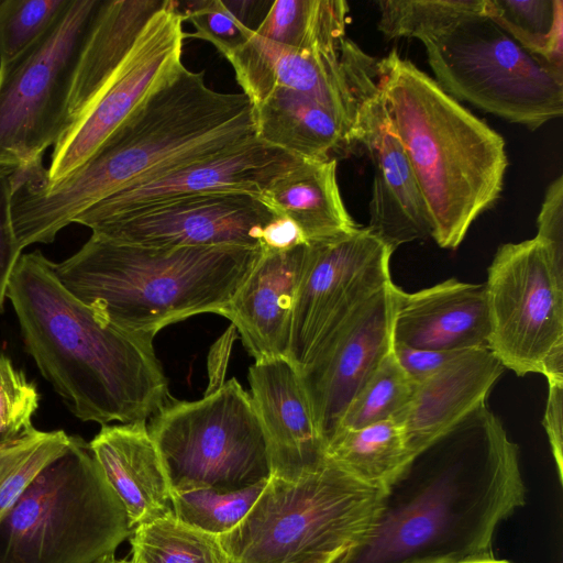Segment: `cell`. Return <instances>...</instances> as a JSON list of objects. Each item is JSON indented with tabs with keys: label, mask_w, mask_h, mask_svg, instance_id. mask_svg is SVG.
<instances>
[{
	"label": "cell",
	"mask_w": 563,
	"mask_h": 563,
	"mask_svg": "<svg viewBox=\"0 0 563 563\" xmlns=\"http://www.w3.org/2000/svg\"><path fill=\"white\" fill-rule=\"evenodd\" d=\"M309 563H334V561L324 559V560L312 561Z\"/></svg>",
	"instance_id": "obj_45"
},
{
	"label": "cell",
	"mask_w": 563,
	"mask_h": 563,
	"mask_svg": "<svg viewBox=\"0 0 563 563\" xmlns=\"http://www.w3.org/2000/svg\"><path fill=\"white\" fill-rule=\"evenodd\" d=\"M166 2L102 0L76 65L68 102V129L86 115L151 18Z\"/></svg>",
	"instance_id": "obj_24"
},
{
	"label": "cell",
	"mask_w": 563,
	"mask_h": 563,
	"mask_svg": "<svg viewBox=\"0 0 563 563\" xmlns=\"http://www.w3.org/2000/svg\"><path fill=\"white\" fill-rule=\"evenodd\" d=\"M300 158L256 137L229 151L196 161L124 188L97 202L74 223L92 228L176 198L211 192L258 197L277 176Z\"/></svg>",
	"instance_id": "obj_17"
},
{
	"label": "cell",
	"mask_w": 563,
	"mask_h": 563,
	"mask_svg": "<svg viewBox=\"0 0 563 563\" xmlns=\"http://www.w3.org/2000/svg\"><path fill=\"white\" fill-rule=\"evenodd\" d=\"M176 10L195 27V32L185 33V38L207 41L225 58L244 45L254 32L233 14L223 0L177 1Z\"/></svg>",
	"instance_id": "obj_36"
},
{
	"label": "cell",
	"mask_w": 563,
	"mask_h": 563,
	"mask_svg": "<svg viewBox=\"0 0 563 563\" xmlns=\"http://www.w3.org/2000/svg\"><path fill=\"white\" fill-rule=\"evenodd\" d=\"M349 11L344 0H277L254 33L297 49L336 54L346 38Z\"/></svg>",
	"instance_id": "obj_28"
},
{
	"label": "cell",
	"mask_w": 563,
	"mask_h": 563,
	"mask_svg": "<svg viewBox=\"0 0 563 563\" xmlns=\"http://www.w3.org/2000/svg\"><path fill=\"white\" fill-rule=\"evenodd\" d=\"M254 137L247 97L216 91L203 70L184 66L65 178L48 184L43 164L14 172L11 222L16 243L21 251L51 243L112 194Z\"/></svg>",
	"instance_id": "obj_2"
},
{
	"label": "cell",
	"mask_w": 563,
	"mask_h": 563,
	"mask_svg": "<svg viewBox=\"0 0 563 563\" xmlns=\"http://www.w3.org/2000/svg\"><path fill=\"white\" fill-rule=\"evenodd\" d=\"M38 400L36 386L0 353V441L15 438L33 427L31 420Z\"/></svg>",
	"instance_id": "obj_37"
},
{
	"label": "cell",
	"mask_w": 563,
	"mask_h": 563,
	"mask_svg": "<svg viewBox=\"0 0 563 563\" xmlns=\"http://www.w3.org/2000/svg\"><path fill=\"white\" fill-rule=\"evenodd\" d=\"M457 563H512L507 560H497L495 558H488V559H477V560H470V561H463Z\"/></svg>",
	"instance_id": "obj_43"
},
{
	"label": "cell",
	"mask_w": 563,
	"mask_h": 563,
	"mask_svg": "<svg viewBox=\"0 0 563 563\" xmlns=\"http://www.w3.org/2000/svg\"><path fill=\"white\" fill-rule=\"evenodd\" d=\"M73 435L34 427L0 441V520L36 476L66 451Z\"/></svg>",
	"instance_id": "obj_32"
},
{
	"label": "cell",
	"mask_w": 563,
	"mask_h": 563,
	"mask_svg": "<svg viewBox=\"0 0 563 563\" xmlns=\"http://www.w3.org/2000/svg\"><path fill=\"white\" fill-rule=\"evenodd\" d=\"M484 15L529 53L563 71L562 0H485Z\"/></svg>",
	"instance_id": "obj_29"
},
{
	"label": "cell",
	"mask_w": 563,
	"mask_h": 563,
	"mask_svg": "<svg viewBox=\"0 0 563 563\" xmlns=\"http://www.w3.org/2000/svg\"><path fill=\"white\" fill-rule=\"evenodd\" d=\"M534 236L548 251L552 263L563 273V177L560 175L547 188L537 218Z\"/></svg>",
	"instance_id": "obj_38"
},
{
	"label": "cell",
	"mask_w": 563,
	"mask_h": 563,
	"mask_svg": "<svg viewBox=\"0 0 563 563\" xmlns=\"http://www.w3.org/2000/svg\"><path fill=\"white\" fill-rule=\"evenodd\" d=\"M147 428L172 492L205 487L231 492L272 475L262 422L235 378L199 400L168 401Z\"/></svg>",
	"instance_id": "obj_8"
},
{
	"label": "cell",
	"mask_w": 563,
	"mask_h": 563,
	"mask_svg": "<svg viewBox=\"0 0 563 563\" xmlns=\"http://www.w3.org/2000/svg\"><path fill=\"white\" fill-rule=\"evenodd\" d=\"M377 62L365 54L352 75L356 111L353 143L367 152L374 172L367 228L393 249L431 238V219L410 162L377 84Z\"/></svg>",
	"instance_id": "obj_14"
},
{
	"label": "cell",
	"mask_w": 563,
	"mask_h": 563,
	"mask_svg": "<svg viewBox=\"0 0 563 563\" xmlns=\"http://www.w3.org/2000/svg\"><path fill=\"white\" fill-rule=\"evenodd\" d=\"M393 351L399 365L416 383L431 376L463 352L423 350L398 345H393Z\"/></svg>",
	"instance_id": "obj_40"
},
{
	"label": "cell",
	"mask_w": 563,
	"mask_h": 563,
	"mask_svg": "<svg viewBox=\"0 0 563 563\" xmlns=\"http://www.w3.org/2000/svg\"><path fill=\"white\" fill-rule=\"evenodd\" d=\"M129 563H229L219 536L179 520L173 512L135 527Z\"/></svg>",
	"instance_id": "obj_30"
},
{
	"label": "cell",
	"mask_w": 563,
	"mask_h": 563,
	"mask_svg": "<svg viewBox=\"0 0 563 563\" xmlns=\"http://www.w3.org/2000/svg\"><path fill=\"white\" fill-rule=\"evenodd\" d=\"M489 333L485 284L450 278L415 292L395 285L393 345L464 351L488 347Z\"/></svg>",
	"instance_id": "obj_20"
},
{
	"label": "cell",
	"mask_w": 563,
	"mask_h": 563,
	"mask_svg": "<svg viewBox=\"0 0 563 563\" xmlns=\"http://www.w3.org/2000/svg\"><path fill=\"white\" fill-rule=\"evenodd\" d=\"M309 244L262 254L223 317L231 320L255 362L287 357L294 303Z\"/></svg>",
	"instance_id": "obj_22"
},
{
	"label": "cell",
	"mask_w": 563,
	"mask_h": 563,
	"mask_svg": "<svg viewBox=\"0 0 563 563\" xmlns=\"http://www.w3.org/2000/svg\"><path fill=\"white\" fill-rule=\"evenodd\" d=\"M357 48L346 37L340 53L323 54L282 45L253 32L227 59L252 104L276 87L287 88L322 104L351 129L356 111L352 64Z\"/></svg>",
	"instance_id": "obj_18"
},
{
	"label": "cell",
	"mask_w": 563,
	"mask_h": 563,
	"mask_svg": "<svg viewBox=\"0 0 563 563\" xmlns=\"http://www.w3.org/2000/svg\"><path fill=\"white\" fill-rule=\"evenodd\" d=\"M488 349L505 368L563 382V273L536 239L501 244L485 283Z\"/></svg>",
	"instance_id": "obj_11"
},
{
	"label": "cell",
	"mask_w": 563,
	"mask_h": 563,
	"mask_svg": "<svg viewBox=\"0 0 563 563\" xmlns=\"http://www.w3.org/2000/svg\"><path fill=\"white\" fill-rule=\"evenodd\" d=\"M266 483L267 481L231 492L208 487L172 492V510L185 523L221 536L234 529L245 518Z\"/></svg>",
	"instance_id": "obj_34"
},
{
	"label": "cell",
	"mask_w": 563,
	"mask_h": 563,
	"mask_svg": "<svg viewBox=\"0 0 563 563\" xmlns=\"http://www.w3.org/2000/svg\"><path fill=\"white\" fill-rule=\"evenodd\" d=\"M377 84L426 202L431 238L455 250L500 197L504 137L396 49L378 59Z\"/></svg>",
	"instance_id": "obj_4"
},
{
	"label": "cell",
	"mask_w": 563,
	"mask_h": 563,
	"mask_svg": "<svg viewBox=\"0 0 563 563\" xmlns=\"http://www.w3.org/2000/svg\"><path fill=\"white\" fill-rule=\"evenodd\" d=\"M5 297L25 350L81 421H146L169 401L154 338L100 319L64 287L40 251L20 255Z\"/></svg>",
	"instance_id": "obj_3"
},
{
	"label": "cell",
	"mask_w": 563,
	"mask_h": 563,
	"mask_svg": "<svg viewBox=\"0 0 563 563\" xmlns=\"http://www.w3.org/2000/svg\"><path fill=\"white\" fill-rule=\"evenodd\" d=\"M177 1L167 0L148 21L99 98L54 145L45 172L59 181L85 163L111 133L183 67L185 32Z\"/></svg>",
	"instance_id": "obj_13"
},
{
	"label": "cell",
	"mask_w": 563,
	"mask_h": 563,
	"mask_svg": "<svg viewBox=\"0 0 563 563\" xmlns=\"http://www.w3.org/2000/svg\"><path fill=\"white\" fill-rule=\"evenodd\" d=\"M274 216L255 196L211 192L151 206L90 230L108 240L147 247L262 249V230Z\"/></svg>",
	"instance_id": "obj_15"
},
{
	"label": "cell",
	"mask_w": 563,
	"mask_h": 563,
	"mask_svg": "<svg viewBox=\"0 0 563 563\" xmlns=\"http://www.w3.org/2000/svg\"><path fill=\"white\" fill-rule=\"evenodd\" d=\"M338 159H300L273 179L257 197L274 214L290 218L308 243L325 242L355 231L336 178Z\"/></svg>",
	"instance_id": "obj_26"
},
{
	"label": "cell",
	"mask_w": 563,
	"mask_h": 563,
	"mask_svg": "<svg viewBox=\"0 0 563 563\" xmlns=\"http://www.w3.org/2000/svg\"><path fill=\"white\" fill-rule=\"evenodd\" d=\"M252 109L255 137L300 159H336L355 146L343 120L297 91L276 87Z\"/></svg>",
	"instance_id": "obj_25"
},
{
	"label": "cell",
	"mask_w": 563,
	"mask_h": 563,
	"mask_svg": "<svg viewBox=\"0 0 563 563\" xmlns=\"http://www.w3.org/2000/svg\"><path fill=\"white\" fill-rule=\"evenodd\" d=\"M135 527L172 511V488L146 421L102 426L88 443Z\"/></svg>",
	"instance_id": "obj_23"
},
{
	"label": "cell",
	"mask_w": 563,
	"mask_h": 563,
	"mask_svg": "<svg viewBox=\"0 0 563 563\" xmlns=\"http://www.w3.org/2000/svg\"><path fill=\"white\" fill-rule=\"evenodd\" d=\"M308 243L295 221L282 214H275L267 222L261 235V246L268 251H289Z\"/></svg>",
	"instance_id": "obj_42"
},
{
	"label": "cell",
	"mask_w": 563,
	"mask_h": 563,
	"mask_svg": "<svg viewBox=\"0 0 563 563\" xmlns=\"http://www.w3.org/2000/svg\"><path fill=\"white\" fill-rule=\"evenodd\" d=\"M549 391L543 416L551 452L560 483L563 482V382H548Z\"/></svg>",
	"instance_id": "obj_41"
},
{
	"label": "cell",
	"mask_w": 563,
	"mask_h": 563,
	"mask_svg": "<svg viewBox=\"0 0 563 563\" xmlns=\"http://www.w3.org/2000/svg\"><path fill=\"white\" fill-rule=\"evenodd\" d=\"M385 493L327 457L297 481L271 476L245 518L219 540L229 563L336 562L367 537Z\"/></svg>",
	"instance_id": "obj_6"
},
{
	"label": "cell",
	"mask_w": 563,
	"mask_h": 563,
	"mask_svg": "<svg viewBox=\"0 0 563 563\" xmlns=\"http://www.w3.org/2000/svg\"><path fill=\"white\" fill-rule=\"evenodd\" d=\"M261 254L240 246L147 247L91 234L53 271L107 323L154 338L196 314L222 316Z\"/></svg>",
	"instance_id": "obj_5"
},
{
	"label": "cell",
	"mask_w": 563,
	"mask_h": 563,
	"mask_svg": "<svg viewBox=\"0 0 563 563\" xmlns=\"http://www.w3.org/2000/svg\"><path fill=\"white\" fill-rule=\"evenodd\" d=\"M95 563H129L126 560H119L114 556V553L108 554L96 561Z\"/></svg>",
	"instance_id": "obj_44"
},
{
	"label": "cell",
	"mask_w": 563,
	"mask_h": 563,
	"mask_svg": "<svg viewBox=\"0 0 563 563\" xmlns=\"http://www.w3.org/2000/svg\"><path fill=\"white\" fill-rule=\"evenodd\" d=\"M251 398L262 422L272 475L297 481L327 460L299 373L286 357L255 362L249 369Z\"/></svg>",
	"instance_id": "obj_19"
},
{
	"label": "cell",
	"mask_w": 563,
	"mask_h": 563,
	"mask_svg": "<svg viewBox=\"0 0 563 563\" xmlns=\"http://www.w3.org/2000/svg\"><path fill=\"white\" fill-rule=\"evenodd\" d=\"M13 192L14 170L0 168V312L3 310L8 280L22 254L11 222Z\"/></svg>",
	"instance_id": "obj_39"
},
{
	"label": "cell",
	"mask_w": 563,
	"mask_h": 563,
	"mask_svg": "<svg viewBox=\"0 0 563 563\" xmlns=\"http://www.w3.org/2000/svg\"><path fill=\"white\" fill-rule=\"evenodd\" d=\"M437 84L456 101L536 130L563 114V71L484 14L423 44Z\"/></svg>",
	"instance_id": "obj_9"
},
{
	"label": "cell",
	"mask_w": 563,
	"mask_h": 563,
	"mask_svg": "<svg viewBox=\"0 0 563 563\" xmlns=\"http://www.w3.org/2000/svg\"><path fill=\"white\" fill-rule=\"evenodd\" d=\"M291 317L287 360L298 373L390 278L395 251L369 229L308 243Z\"/></svg>",
	"instance_id": "obj_12"
},
{
	"label": "cell",
	"mask_w": 563,
	"mask_h": 563,
	"mask_svg": "<svg viewBox=\"0 0 563 563\" xmlns=\"http://www.w3.org/2000/svg\"><path fill=\"white\" fill-rule=\"evenodd\" d=\"M505 367L488 347L461 352L417 383L409 404L394 418L415 457L486 405Z\"/></svg>",
	"instance_id": "obj_21"
},
{
	"label": "cell",
	"mask_w": 563,
	"mask_h": 563,
	"mask_svg": "<svg viewBox=\"0 0 563 563\" xmlns=\"http://www.w3.org/2000/svg\"><path fill=\"white\" fill-rule=\"evenodd\" d=\"M377 7V27L385 37H413L424 44L462 20L484 14L485 0H379Z\"/></svg>",
	"instance_id": "obj_31"
},
{
	"label": "cell",
	"mask_w": 563,
	"mask_h": 563,
	"mask_svg": "<svg viewBox=\"0 0 563 563\" xmlns=\"http://www.w3.org/2000/svg\"><path fill=\"white\" fill-rule=\"evenodd\" d=\"M68 3L69 0H4L0 10V66L32 47Z\"/></svg>",
	"instance_id": "obj_35"
},
{
	"label": "cell",
	"mask_w": 563,
	"mask_h": 563,
	"mask_svg": "<svg viewBox=\"0 0 563 563\" xmlns=\"http://www.w3.org/2000/svg\"><path fill=\"white\" fill-rule=\"evenodd\" d=\"M102 0H69L53 26L0 66V168L23 170L68 129L76 65Z\"/></svg>",
	"instance_id": "obj_10"
},
{
	"label": "cell",
	"mask_w": 563,
	"mask_h": 563,
	"mask_svg": "<svg viewBox=\"0 0 563 563\" xmlns=\"http://www.w3.org/2000/svg\"><path fill=\"white\" fill-rule=\"evenodd\" d=\"M525 504L519 448L485 405L413 457L367 537L334 563L494 558L497 527Z\"/></svg>",
	"instance_id": "obj_1"
},
{
	"label": "cell",
	"mask_w": 563,
	"mask_h": 563,
	"mask_svg": "<svg viewBox=\"0 0 563 563\" xmlns=\"http://www.w3.org/2000/svg\"><path fill=\"white\" fill-rule=\"evenodd\" d=\"M132 531L89 444L73 437L0 520V563H95Z\"/></svg>",
	"instance_id": "obj_7"
},
{
	"label": "cell",
	"mask_w": 563,
	"mask_h": 563,
	"mask_svg": "<svg viewBox=\"0 0 563 563\" xmlns=\"http://www.w3.org/2000/svg\"><path fill=\"white\" fill-rule=\"evenodd\" d=\"M416 385L391 349L352 399L336 431L394 419L411 400Z\"/></svg>",
	"instance_id": "obj_33"
},
{
	"label": "cell",
	"mask_w": 563,
	"mask_h": 563,
	"mask_svg": "<svg viewBox=\"0 0 563 563\" xmlns=\"http://www.w3.org/2000/svg\"><path fill=\"white\" fill-rule=\"evenodd\" d=\"M394 288L390 280L299 373L325 446L352 399L393 349Z\"/></svg>",
	"instance_id": "obj_16"
},
{
	"label": "cell",
	"mask_w": 563,
	"mask_h": 563,
	"mask_svg": "<svg viewBox=\"0 0 563 563\" xmlns=\"http://www.w3.org/2000/svg\"><path fill=\"white\" fill-rule=\"evenodd\" d=\"M325 456L358 482L383 492L413 460L395 419L338 430L327 443Z\"/></svg>",
	"instance_id": "obj_27"
}]
</instances>
